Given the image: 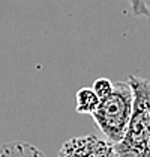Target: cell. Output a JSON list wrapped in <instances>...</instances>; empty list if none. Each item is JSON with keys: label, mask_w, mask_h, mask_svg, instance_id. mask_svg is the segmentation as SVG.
<instances>
[{"label": "cell", "mask_w": 150, "mask_h": 157, "mask_svg": "<svg viewBox=\"0 0 150 157\" xmlns=\"http://www.w3.org/2000/svg\"><path fill=\"white\" fill-rule=\"evenodd\" d=\"M134 107L125 137L116 147L119 157H150V82L131 74Z\"/></svg>", "instance_id": "6da1fadb"}, {"label": "cell", "mask_w": 150, "mask_h": 157, "mask_svg": "<svg viewBox=\"0 0 150 157\" xmlns=\"http://www.w3.org/2000/svg\"><path fill=\"white\" fill-rule=\"evenodd\" d=\"M134 107V91L129 82H116L108 97L102 98L92 113L96 127L108 142L117 145L125 137Z\"/></svg>", "instance_id": "7a4b0ae2"}, {"label": "cell", "mask_w": 150, "mask_h": 157, "mask_svg": "<svg viewBox=\"0 0 150 157\" xmlns=\"http://www.w3.org/2000/svg\"><path fill=\"white\" fill-rule=\"evenodd\" d=\"M57 157H119V154L116 147L107 139L87 135L66 140Z\"/></svg>", "instance_id": "3957f363"}, {"label": "cell", "mask_w": 150, "mask_h": 157, "mask_svg": "<svg viewBox=\"0 0 150 157\" xmlns=\"http://www.w3.org/2000/svg\"><path fill=\"white\" fill-rule=\"evenodd\" d=\"M0 157H45V154L29 142L14 140L0 145Z\"/></svg>", "instance_id": "277c9868"}, {"label": "cell", "mask_w": 150, "mask_h": 157, "mask_svg": "<svg viewBox=\"0 0 150 157\" xmlns=\"http://www.w3.org/2000/svg\"><path fill=\"white\" fill-rule=\"evenodd\" d=\"M101 103V98L96 95L92 88H81L75 95V110L78 113H93Z\"/></svg>", "instance_id": "5b68a950"}, {"label": "cell", "mask_w": 150, "mask_h": 157, "mask_svg": "<svg viewBox=\"0 0 150 157\" xmlns=\"http://www.w3.org/2000/svg\"><path fill=\"white\" fill-rule=\"evenodd\" d=\"M134 15L144 17L150 24V0H128Z\"/></svg>", "instance_id": "8992f818"}, {"label": "cell", "mask_w": 150, "mask_h": 157, "mask_svg": "<svg viewBox=\"0 0 150 157\" xmlns=\"http://www.w3.org/2000/svg\"><path fill=\"white\" fill-rule=\"evenodd\" d=\"M92 89L96 92V95L102 100V98L108 97V95L112 92V89H114V83H112L110 78L101 77V78H98V80H95Z\"/></svg>", "instance_id": "52a82bcc"}]
</instances>
